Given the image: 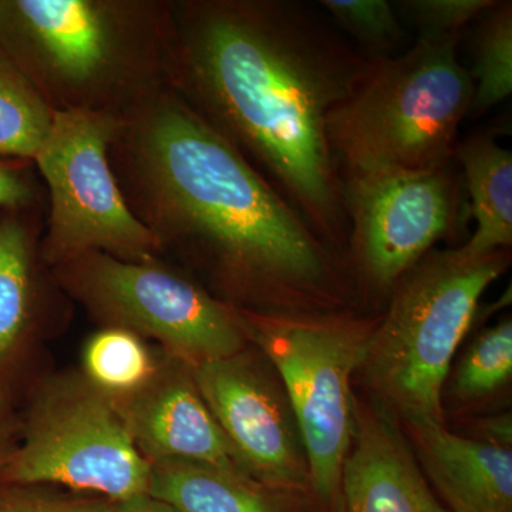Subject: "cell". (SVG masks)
<instances>
[{"label": "cell", "mask_w": 512, "mask_h": 512, "mask_svg": "<svg viewBox=\"0 0 512 512\" xmlns=\"http://www.w3.org/2000/svg\"><path fill=\"white\" fill-rule=\"evenodd\" d=\"M510 262L508 251L468 258L430 251L393 288L359 369L407 426L444 424L443 386L478 302Z\"/></svg>", "instance_id": "5b68a950"}, {"label": "cell", "mask_w": 512, "mask_h": 512, "mask_svg": "<svg viewBox=\"0 0 512 512\" xmlns=\"http://www.w3.org/2000/svg\"><path fill=\"white\" fill-rule=\"evenodd\" d=\"M114 402L148 463L194 461L252 480L181 360L167 355L146 386Z\"/></svg>", "instance_id": "7c38bea8"}, {"label": "cell", "mask_w": 512, "mask_h": 512, "mask_svg": "<svg viewBox=\"0 0 512 512\" xmlns=\"http://www.w3.org/2000/svg\"><path fill=\"white\" fill-rule=\"evenodd\" d=\"M8 392H6L5 383H3L2 375H0V447L5 441L6 429H8Z\"/></svg>", "instance_id": "83f0119b"}, {"label": "cell", "mask_w": 512, "mask_h": 512, "mask_svg": "<svg viewBox=\"0 0 512 512\" xmlns=\"http://www.w3.org/2000/svg\"><path fill=\"white\" fill-rule=\"evenodd\" d=\"M454 158L463 167L470 195V215L477 222L473 237L457 248L468 258L508 251L512 244V156L494 133L471 134L457 143Z\"/></svg>", "instance_id": "2e32d148"}, {"label": "cell", "mask_w": 512, "mask_h": 512, "mask_svg": "<svg viewBox=\"0 0 512 512\" xmlns=\"http://www.w3.org/2000/svg\"><path fill=\"white\" fill-rule=\"evenodd\" d=\"M55 111L0 53V158L35 160Z\"/></svg>", "instance_id": "d6986e66"}, {"label": "cell", "mask_w": 512, "mask_h": 512, "mask_svg": "<svg viewBox=\"0 0 512 512\" xmlns=\"http://www.w3.org/2000/svg\"><path fill=\"white\" fill-rule=\"evenodd\" d=\"M150 470L113 397L83 373H67L47 380L33 397L22 444L0 481L62 485L119 503L147 493Z\"/></svg>", "instance_id": "9c48e42d"}, {"label": "cell", "mask_w": 512, "mask_h": 512, "mask_svg": "<svg viewBox=\"0 0 512 512\" xmlns=\"http://www.w3.org/2000/svg\"><path fill=\"white\" fill-rule=\"evenodd\" d=\"M147 493L177 512H288L265 487L194 461L151 463Z\"/></svg>", "instance_id": "e0dca14e"}, {"label": "cell", "mask_w": 512, "mask_h": 512, "mask_svg": "<svg viewBox=\"0 0 512 512\" xmlns=\"http://www.w3.org/2000/svg\"><path fill=\"white\" fill-rule=\"evenodd\" d=\"M343 204L357 268L380 291L393 289L437 241L451 237L464 211L451 164L343 180Z\"/></svg>", "instance_id": "30bf717a"}, {"label": "cell", "mask_w": 512, "mask_h": 512, "mask_svg": "<svg viewBox=\"0 0 512 512\" xmlns=\"http://www.w3.org/2000/svg\"><path fill=\"white\" fill-rule=\"evenodd\" d=\"M461 36H420L399 56L373 57L328 117L340 178L423 173L454 158L474 84L457 59Z\"/></svg>", "instance_id": "277c9868"}, {"label": "cell", "mask_w": 512, "mask_h": 512, "mask_svg": "<svg viewBox=\"0 0 512 512\" xmlns=\"http://www.w3.org/2000/svg\"><path fill=\"white\" fill-rule=\"evenodd\" d=\"M114 512H177L170 505L157 500L148 493L134 495L114 503Z\"/></svg>", "instance_id": "484cf974"}, {"label": "cell", "mask_w": 512, "mask_h": 512, "mask_svg": "<svg viewBox=\"0 0 512 512\" xmlns=\"http://www.w3.org/2000/svg\"><path fill=\"white\" fill-rule=\"evenodd\" d=\"M171 89L227 138L323 242L349 222L330 111L369 59L289 0H170Z\"/></svg>", "instance_id": "6da1fadb"}, {"label": "cell", "mask_w": 512, "mask_h": 512, "mask_svg": "<svg viewBox=\"0 0 512 512\" xmlns=\"http://www.w3.org/2000/svg\"><path fill=\"white\" fill-rule=\"evenodd\" d=\"M495 3L497 0H406L400 2V9L419 28L420 36H461Z\"/></svg>", "instance_id": "603a6c76"}, {"label": "cell", "mask_w": 512, "mask_h": 512, "mask_svg": "<svg viewBox=\"0 0 512 512\" xmlns=\"http://www.w3.org/2000/svg\"><path fill=\"white\" fill-rule=\"evenodd\" d=\"M33 161L0 158V207L46 208V191Z\"/></svg>", "instance_id": "d4e9b609"}, {"label": "cell", "mask_w": 512, "mask_h": 512, "mask_svg": "<svg viewBox=\"0 0 512 512\" xmlns=\"http://www.w3.org/2000/svg\"><path fill=\"white\" fill-rule=\"evenodd\" d=\"M158 365L143 338L116 326H104L94 333L83 350V375L113 399H123L146 386Z\"/></svg>", "instance_id": "ac0fdd59"}, {"label": "cell", "mask_w": 512, "mask_h": 512, "mask_svg": "<svg viewBox=\"0 0 512 512\" xmlns=\"http://www.w3.org/2000/svg\"><path fill=\"white\" fill-rule=\"evenodd\" d=\"M470 116L487 113L512 92V3L498 2L481 18L474 39Z\"/></svg>", "instance_id": "ffe728a7"}, {"label": "cell", "mask_w": 512, "mask_h": 512, "mask_svg": "<svg viewBox=\"0 0 512 512\" xmlns=\"http://www.w3.org/2000/svg\"><path fill=\"white\" fill-rule=\"evenodd\" d=\"M46 208L0 220V375L35 325L40 308V238Z\"/></svg>", "instance_id": "9a60e30c"}, {"label": "cell", "mask_w": 512, "mask_h": 512, "mask_svg": "<svg viewBox=\"0 0 512 512\" xmlns=\"http://www.w3.org/2000/svg\"><path fill=\"white\" fill-rule=\"evenodd\" d=\"M191 370L249 477L265 488L303 490L306 460L278 394L254 363L241 352Z\"/></svg>", "instance_id": "8fae6325"}, {"label": "cell", "mask_w": 512, "mask_h": 512, "mask_svg": "<svg viewBox=\"0 0 512 512\" xmlns=\"http://www.w3.org/2000/svg\"><path fill=\"white\" fill-rule=\"evenodd\" d=\"M417 454L450 512H512V451L444 424L409 426Z\"/></svg>", "instance_id": "5bb4252c"}, {"label": "cell", "mask_w": 512, "mask_h": 512, "mask_svg": "<svg viewBox=\"0 0 512 512\" xmlns=\"http://www.w3.org/2000/svg\"><path fill=\"white\" fill-rule=\"evenodd\" d=\"M120 119L87 111H56L36 154L46 191L40 255L49 268L87 254L124 261L160 258L156 239L128 207L109 150Z\"/></svg>", "instance_id": "ba28073f"}, {"label": "cell", "mask_w": 512, "mask_h": 512, "mask_svg": "<svg viewBox=\"0 0 512 512\" xmlns=\"http://www.w3.org/2000/svg\"><path fill=\"white\" fill-rule=\"evenodd\" d=\"M0 53L55 113L121 119L171 89L170 0H2Z\"/></svg>", "instance_id": "3957f363"}, {"label": "cell", "mask_w": 512, "mask_h": 512, "mask_svg": "<svg viewBox=\"0 0 512 512\" xmlns=\"http://www.w3.org/2000/svg\"><path fill=\"white\" fill-rule=\"evenodd\" d=\"M52 271L63 292L104 326L156 340L187 366L238 355L247 343L238 308L163 258L134 262L87 252Z\"/></svg>", "instance_id": "52a82bcc"}, {"label": "cell", "mask_w": 512, "mask_h": 512, "mask_svg": "<svg viewBox=\"0 0 512 512\" xmlns=\"http://www.w3.org/2000/svg\"><path fill=\"white\" fill-rule=\"evenodd\" d=\"M242 326L284 383L303 443L309 483L323 503L340 504V483L355 431L350 380L373 326L340 316L239 309Z\"/></svg>", "instance_id": "8992f818"}, {"label": "cell", "mask_w": 512, "mask_h": 512, "mask_svg": "<svg viewBox=\"0 0 512 512\" xmlns=\"http://www.w3.org/2000/svg\"><path fill=\"white\" fill-rule=\"evenodd\" d=\"M512 375V323L505 319L478 336L456 375L460 399L476 400L500 389Z\"/></svg>", "instance_id": "44dd1931"}, {"label": "cell", "mask_w": 512, "mask_h": 512, "mask_svg": "<svg viewBox=\"0 0 512 512\" xmlns=\"http://www.w3.org/2000/svg\"><path fill=\"white\" fill-rule=\"evenodd\" d=\"M111 168L160 258L207 272L229 305L335 298V259L254 165L173 89L121 117Z\"/></svg>", "instance_id": "7a4b0ae2"}, {"label": "cell", "mask_w": 512, "mask_h": 512, "mask_svg": "<svg viewBox=\"0 0 512 512\" xmlns=\"http://www.w3.org/2000/svg\"><path fill=\"white\" fill-rule=\"evenodd\" d=\"M343 512H450L437 500L386 406H356L340 483Z\"/></svg>", "instance_id": "4fadbf2b"}, {"label": "cell", "mask_w": 512, "mask_h": 512, "mask_svg": "<svg viewBox=\"0 0 512 512\" xmlns=\"http://www.w3.org/2000/svg\"><path fill=\"white\" fill-rule=\"evenodd\" d=\"M0 512H114L106 498H74L37 491L32 485H12L0 491Z\"/></svg>", "instance_id": "cb8c5ba5"}, {"label": "cell", "mask_w": 512, "mask_h": 512, "mask_svg": "<svg viewBox=\"0 0 512 512\" xmlns=\"http://www.w3.org/2000/svg\"><path fill=\"white\" fill-rule=\"evenodd\" d=\"M320 5L340 28L370 49L386 50L402 40L399 20L386 0H323Z\"/></svg>", "instance_id": "7402d4cb"}, {"label": "cell", "mask_w": 512, "mask_h": 512, "mask_svg": "<svg viewBox=\"0 0 512 512\" xmlns=\"http://www.w3.org/2000/svg\"><path fill=\"white\" fill-rule=\"evenodd\" d=\"M485 437L484 443L494 444L505 448H511V419L508 416L497 417L488 421L483 426Z\"/></svg>", "instance_id": "4316f807"}]
</instances>
